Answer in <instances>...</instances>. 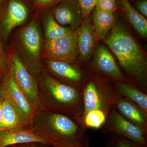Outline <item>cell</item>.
I'll return each mask as SVG.
<instances>
[{
    "label": "cell",
    "mask_w": 147,
    "mask_h": 147,
    "mask_svg": "<svg viewBox=\"0 0 147 147\" xmlns=\"http://www.w3.org/2000/svg\"><path fill=\"white\" fill-rule=\"evenodd\" d=\"M73 30L68 27L63 26L55 18L50 16L47 19L45 29L46 41L53 40L67 34Z\"/></svg>",
    "instance_id": "21"
},
{
    "label": "cell",
    "mask_w": 147,
    "mask_h": 147,
    "mask_svg": "<svg viewBox=\"0 0 147 147\" xmlns=\"http://www.w3.org/2000/svg\"><path fill=\"white\" fill-rule=\"evenodd\" d=\"M44 84L51 106L57 112L65 113L79 120L82 113L81 89L46 75Z\"/></svg>",
    "instance_id": "4"
},
{
    "label": "cell",
    "mask_w": 147,
    "mask_h": 147,
    "mask_svg": "<svg viewBox=\"0 0 147 147\" xmlns=\"http://www.w3.org/2000/svg\"><path fill=\"white\" fill-rule=\"evenodd\" d=\"M5 97V93L4 90L0 88V103L3 102Z\"/></svg>",
    "instance_id": "27"
},
{
    "label": "cell",
    "mask_w": 147,
    "mask_h": 147,
    "mask_svg": "<svg viewBox=\"0 0 147 147\" xmlns=\"http://www.w3.org/2000/svg\"><path fill=\"white\" fill-rule=\"evenodd\" d=\"M137 10L144 17L147 16V1L141 0L136 2L135 4Z\"/></svg>",
    "instance_id": "25"
},
{
    "label": "cell",
    "mask_w": 147,
    "mask_h": 147,
    "mask_svg": "<svg viewBox=\"0 0 147 147\" xmlns=\"http://www.w3.org/2000/svg\"><path fill=\"white\" fill-rule=\"evenodd\" d=\"M2 102L0 103V124L1 123L2 121L3 117V112Z\"/></svg>",
    "instance_id": "28"
},
{
    "label": "cell",
    "mask_w": 147,
    "mask_h": 147,
    "mask_svg": "<svg viewBox=\"0 0 147 147\" xmlns=\"http://www.w3.org/2000/svg\"><path fill=\"white\" fill-rule=\"evenodd\" d=\"M123 13L136 31L144 38L147 37V21L144 16L132 6L129 0H118Z\"/></svg>",
    "instance_id": "19"
},
{
    "label": "cell",
    "mask_w": 147,
    "mask_h": 147,
    "mask_svg": "<svg viewBox=\"0 0 147 147\" xmlns=\"http://www.w3.org/2000/svg\"><path fill=\"white\" fill-rule=\"evenodd\" d=\"M121 96L138 105L147 114V93L142 91L130 83L113 80Z\"/></svg>",
    "instance_id": "18"
},
{
    "label": "cell",
    "mask_w": 147,
    "mask_h": 147,
    "mask_svg": "<svg viewBox=\"0 0 147 147\" xmlns=\"http://www.w3.org/2000/svg\"><path fill=\"white\" fill-rule=\"evenodd\" d=\"M21 41L30 57L34 61L39 60L41 47V39L39 30L34 22H32L22 29Z\"/></svg>",
    "instance_id": "16"
},
{
    "label": "cell",
    "mask_w": 147,
    "mask_h": 147,
    "mask_svg": "<svg viewBox=\"0 0 147 147\" xmlns=\"http://www.w3.org/2000/svg\"><path fill=\"white\" fill-rule=\"evenodd\" d=\"M81 90L82 113L79 121L87 129L101 128L115 107L120 94L113 80L88 71Z\"/></svg>",
    "instance_id": "1"
},
{
    "label": "cell",
    "mask_w": 147,
    "mask_h": 147,
    "mask_svg": "<svg viewBox=\"0 0 147 147\" xmlns=\"http://www.w3.org/2000/svg\"><path fill=\"white\" fill-rule=\"evenodd\" d=\"M28 10L19 0H10L2 18L3 35L7 38L13 29L22 24L26 19Z\"/></svg>",
    "instance_id": "13"
},
{
    "label": "cell",
    "mask_w": 147,
    "mask_h": 147,
    "mask_svg": "<svg viewBox=\"0 0 147 147\" xmlns=\"http://www.w3.org/2000/svg\"><path fill=\"white\" fill-rule=\"evenodd\" d=\"M11 76L33 108L38 106L40 100L36 82L16 55L11 61Z\"/></svg>",
    "instance_id": "8"
},
{
    "label": "cell",
    "mask_w": 147,
    "mask_h": 147,
    "mask_svg": "<svg viewBox=\"0 0 147 147\" xmlns=\"http://www.w3.org/2000/svg\"><path fill=\"white\" fill-rule=\"evenodd\" d=\"M35 4L39 7H43L49 6L56 3L61 1L63 0H32Z\"/></svg>",
    "instance_id": "26"
},
{
    "label": "cell",
    "mask_w": 147,
    "mask_h": 147,
    "mask_svg": "<svg viewBox=\"0 0 147 147\" xmlns=\"http://www.w3.org/2000/svg\"><path fill=\"white\" fill-rule=\"evenodd\" d=\"M82 13V20L90 16L95 7L97 0H77Z\"/></svg>",
    "instance_id": "23"
},
{
    "label": "cell",
    "mask_w": 147,
    "mask_h": 147,
    "mask_svg": "<svg viewBox=\"0 0 147 147\" xmlns=\"http://www.w3.org/2000/svg\"><path fill=\"white\" fill-rule=\"evenodd\" d=\"M47 63L51 71L67 84L81 89L86 73L82 68L65 61L50 59Z\"/></svg>",
    "instance_id": "11"
},
{
    "label": "cell",
    "mask_w": 147,
    "mask_h": 147,
    "mask_svg": "<svg viewBox=\"0 0 147 147\" xmlns=\"http://www.w3.org/2000/svg\"><path fill=\"white\" fill-rule=\"evenodd\" d=\"M42 125L47 131L48 140L54 146L82 147L89 145L87 129L78 119L59 112L45 114Z\"/></svg>",
    "instance_id": "3"
},
{
    "label": "cell",
    "mask_w": 147,
    "mask_h": 147,
    "mask_svg": "<svg viewBox=\"0 0 147 147\" xmlns=\"http://www.w3.org/2000/svg\"><path fill=\"white\" fill-rule=\"evenodd\" d=\"M81 23L75 32L79 57L83 63H86L94 53L97 38L90 16Z\"/></svg>",
    "instance_id": "9"
},
{
    "label": "cell",
    "mask_w": 147,
    "mask_h": 147,
    "mask_svg": "<svg viewBox=\"0 0 147 147\" xmlns=\"http://www.w3.org/2000/svg\"><path fill=\"white\" fill-rule=\"evenodd\" d=\"M104 41L129 83L147 93V56L128 29L116 22Z\"/></svg>",
    "instance_id": "2"
},
{
    "label": "cell",
    "mask_w": 147,
    "mask_h": 147,
    "mask_svg": "<svg viewBox=\"0 0 147 147\" xmlns=\"http://www.w3.org/2000/svg\"><path fill=\"white\" fill-rule=\"evenodd\" d=\"M88 71L110 80L129 83L112 53L102 44L98 46L91 63L88 66Z\"/></svg>",
    "instance_id": "6"
},
{
    "label": "cell",
    "mask_w": 147,
    "mask_h": 147,
    "mask_svg": "<svg viewBox=\"0 0 147 147\" xmlns=\"http://www.w3.org/2000/svg\"><path fill=\"white\" fill-rule=\"evenodd\" d=\"M26 147H37L36 146H28Z\"/></svg>",
    "instance_id": "31"
},
{
    "label": "cell",
    "mask_w": 147,
    "mask_h": 147,
    "mask_svg": "<svg viewBox=\"0 0 147 147\" xmlns=\"http://www.w3.org/2000/svg\"><path fill=\"white\" fill-rule=\"evenodd\" d=\"M3 0H0V6H1V4L2 3Z\"/></svg>",
    "instance_id": "30"
},
{
    "label": "cell",
    "mask_w": 147,
    "mask_h": 147,
    "mask_svg": "<svg viewBox=\"0 0 147 147\" xmlns=\"http://www.w3.org/2000/svg\"><path fill=\"white\" fill-rule=\"evenodd\" d=\"M115 108L127 119L147 133V114L138 105L120 95L116 102Z\"/></svg>",
    "instance_id": "15"
},
{
    "label": "cell",
    "mask_w": 147,
    "mask_h": 147,
    "mask_svg": "<svg viewBox=\"0 0 147 147\" xmlns=\"http://www.w3.org/2000/svg\"><path fill=\"white\" fill-rule=\"evenodd\" d=\"M95 33L99 40H103L116 23L114 13L95 7L92 18Z\"/></svg>",
    "instance_id": "17"
},
{
    "label": "cell",
    "mask_w": 147,
    "mask_h": 147,
    "mask_svg": "<svg viewBox=\"0 0 147 147\" xmlns=\"http://www.w3.org/2000/svg\"><path fill=\"white\" fill-rule=\"evenodd\" d=\"M59 147L56 146H54V147ZM82 147H90V146H89V145H86V146H83Z\"/></svg>",
    "instance_id": "29"
},
{
    "label": "cell",
    "mask_w": 147,
    "mask_h": 147,
    "mask_svg": "<svg viewBox=\"0 0 147 147\" xmlns=\"http://www.w3.org/2000/svg\"><path fill=\"white\" fill-rule=\"evenodd\" d=\"M96 7L114 13L117 9V0H97Z\"/></svg>",
    "instance_id": "24"
},
{
    "label": "cell",
    "mask_w": 147,
    "mask_h": 147,
    "mask_svg": "<svg viewBox=\"0 0 147 147\" xmlns=\"http://www.w3.org/2000/svg\"><path fill=\"white\" fill-rule=\"evenodd\" d=\"M105 147H147L130 139L115 134H110L106 139Z\"/></svg>",
    "instance_id": "22"
},
{
    "label": "cell",
    "mask_w": 147,
    "mask_h": 147,
    "mask_svg": "<svg viewBox=\"0 0 147 147\" xmlns=\"http://www.w3.org/2000/svg\"><path fill=\"white\" fill-rule=\"evenodd\" d=\"M2 105L3 117L2 121L0 124V129L4 130L21 128L26 124L5 96L2 102Z\"/></svg>",
    "instance_id": "20"
},
{
    "label": "cell",
    "mask_w": 147,
    "mask_h": 147,
    "mask_svg": "<svg viewBox=\"0 0 147 147\" xmlns=\"http://www.w3.org/2000/svg\"><path fill=\"white\" fill-rule=\"evenodd\" d=\"M45 56L50 59L72 62L79 55L76 32L74 30L59 38L45 42Z\"/></svg>",
    "instance_id": "7"
},
{
    "label": "cell",
    "mask_w": 147,
    "mask_h": 147,
    "mask_svg": "<svg viewBox=\"0 0 147 147\" xmlns=\"http://www.w3.org/2000/svg\"><path fill=\"white\" fill-rule=\"evenodd\" d=\"M4 91L5 97L24 121L26 124L30 123L33 117V107L11 75L7 80Z\"/></svg>",
    "instance_id": "10"
},
{
    "label": "cell",
    "mask_w": 147,
    "mask_h": 147,
    "mask_svg": "<svg viewBox=\"0 0 147 147\" xmlns=\"http://www.w3.org/2000/svg\"><path fill=\"white\" fill-rule=\"evenodd\" d=\"M105 135L115 134L147 147V133L132 123L117 111H111L105 124L100 129Z\"/></svg>",
    "instance_id": "5"
},
{
    "label": "cell",
    "mask_w": 147,
    "mask_h": 147,
    "mask_svg": "<svg viewBox=\"0 0 147 147\" xmlns=\"http://www.w3.org/2000/svg\"><path fill=\"white\" fill-rule=\"evenodd\" d=\"M32 143L51 144L48 139L21 128L4 129L0 132V147Z\"/></svg>",
    "instance_id": "14"
},
{
    "label": "cell",
    "mask_w": 147,
    "mask_h": 147,
    "mask_svg": "<svg viewBox=\"0 0 147 147\" xmlns=\"http://www.w3.org/2000/svg\"><path fill=\"white\" fill-rule=\"evenodd\" d=\"M55 9V19L61 26L74 29L82 21V13L77 0H63Z\"/></svg>",
    "instance_id": "12"
}]
</instances>
